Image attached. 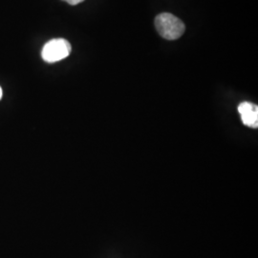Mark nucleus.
<instances>
[{
  "label": "nucleus",
  "instance_id": "nucleus-2",
  "mask_svg": "<svg viewBox=\"0 0 258 258\" xmlns=\"http://www.w3.org/2000/svg\"><path fill=\"white\" fill-rule=\"evenodd\" d=\"M72 51L71 44L64 38H55L48 41L43 47L41 56L48 63H54L62 60L70 55Z\"/></svg>",
  "mask_w": 258,
  "mask_h": 258
},
{
  "label": "nucleus",
  "instance_id": "nucleus-5",
  "mask_svg": "<svg viewBox=\"0 0 258 258\" xmlns=\"http://www.w3.org/2000/svg\"><path fill=\"white\" fill-rule=\"evenodd\" d=\"M2 95H3V92H2V88L0 87V100H1V98H2Z\"/></svg>",
  "mask_w": 258,
  "mask_h": 258
},
{
  "label": "nucleus",
  "instance_id": "nucleus-4",
  "mask_svg": "<svg viewBox=\"0 0 258 258\" xmlns=\"http://www.w3.org/2000/svg\"><path fill=\"white\" fill-rule=\"evenodd\" d=\"M65 2H67L68 4H70V5H78V4H80V3H82L83 2L84 0H63Z\"/></svg>",
  "mask_w": 258,
  "mask_h": 258
},
{
  "label": "nucleus",
  "instance_id": "nucleus-1",
  "mask_svg": "<svg viewBox=\"0 0 258 258\" xmlns=\"http://www.w3.org/2000/svg\"><path fill=\"white\" fill-rule=\"evenodd\" d=\"M155 26L160 36L168 40L178 39L183 36L185 30L184 22L169 13L158 15L155 19Z\"/></svg>",
  "mask_w": 258,
  "mask_h": 258
},
{
  "label": "nucleus",
  "instance_id": "nucleus-3",
  "mask_svg": "<svg viewBox=\"0 0 258 258\" xmlns=\"http://www.w3.org/2000/svg\"><path fill=\"white\" fill-rule=\"evenodd\" d=\"M238 112L245 125L251 128H257L258 107L256 104L249 102H242L238 105Z\"/></svg>",
  "mask_w": 258,
  "mask_h": 258
}]
</instances>
